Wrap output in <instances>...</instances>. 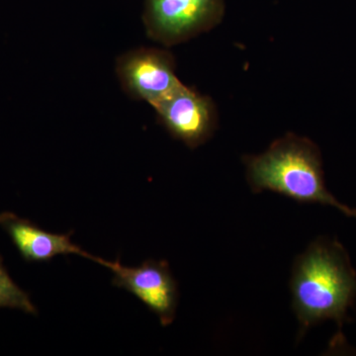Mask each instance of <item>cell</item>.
Wrapping results in <instances>:
<instances>
[{
    "instance_id": "obj_4",
    "label": "cell",
    "mask_w": 356,
    "mask_h": 356,
    "mask_svg": "<svg viewBox=\"0 0 356 356\" xmlns=\"http://www.w3.org/2000/svg\"><path fill=\"white\" fill-rule=\"evenodd\" d=\"M224 11V0H146L147 32L165 44L191 38L216 24Z\"/></svg>"
},
{
    "instance_id": "obj_7",
    "label": "cell",
    "mask_w": 356,
    "mask_h": 356,
    "mask_svg": "<svg viewBox=\"0 0 356 356\" xmlns=\"http://www.w3.org/2000/svg\"><path fill=\"white\" fill-rule=\"evenodd\" d=\"M0 227L10 236L26 261H50L58 255L67 254H79L95 261V255L89 254L72 242L70 233H50L11 212L0 214Z\"/></svg>"
},
{
    "instance_id": "obj_5",
    "label": "cell",
    "mask_w": 356,
    "mask_h": 356,
    "mask_svg": "<svg viewBox=\"0 0 356 356\" xmlns=\"http://www.w3.org/2000/svg\"><path fill=\"white\" fill-rule=\"evenodd\" d=\"M118 74L129 92L151 106L182 84L175 74L172 56L151 49L133 51L122 58Z\"/></svg>"
},
{
    "instance_id": "obj_8",
    "label": "cell",
    "mask_w": 356,
    "mask_h": 356,
    "mask_svg": "<svg viewBox=\"0 0 356 356\" xmlns=\"http://www.w3.org/2000/svg\"><path fill=\"white\" fill-rule=\"evenodd\" d=\"M2 308L17 309L31 315L37 314L29 295L14 282L0 255V309Z\"/></svg>"
},
{
    "instance_id": "obj_3",
    "label": "cell",
    "mask_w": 356,
    "mask_h": 356,
    "mask_svg": "<svg viewBox=\"0 0 356 356\" xmlns=\"http://www.w3.org/2000/svg\"><path fill=\"white\" fill-rule=\"evenodd\" d=\"M95 261L113 271V285L135 295L158 316L163 327L172 324L177 313L178 288L168 262L149 259L139 266L127 267L119 259L107 261L96 257Z\"/></svg>"
},
{
    "instance_id": "obj_6",
    "label": "cell",
    "mask_w": 356,
    "mask_h": 356,
    "mask_svg": "<svg viewBox=\"0 0 356 356\" xmlns=\"http://www.w3.org/2000/svg\"><path fill=\"white\" fill-rule=\"evenodd\" d=\"M152 107L173 137L189 147L202 145L214 129V114L209 100L184 84Z\"/></svg>"
},
{
    "instance_id": "obj_1",
    "label": "cell",
    "mask_w": 356,
    "mask_h": 356,
    "mask_svg": "<svg viewBox=\"0 0 356 356\" xmlns=\"http://www.w3.org/2000/svg\"><path fill=\"white\" fill-rule=\"evenodd\" d=\"M290 290L299 339L327 321L341 332L356 304V270L343 243L329 236L314 241L294 262Z\"/></svg>"
},
{
    "instance_id": "obj_2",
    "label": "cell",
    "mask_w": 356,
    "mask_h": 356,
    "mask_svg": "<svg viewBox=\"0 0 356 356\" xmlns=\"http://www.w3.org/2000/svg\"><path fill=\"white\" fill-rule=\"evenodd\" d=\"M252 191H273L296 202L336 208L356 219V209L341 203L327 188L317 145L289 135L274 142L266 153L245 159Z\"/></svg>"
}]
</instances>
